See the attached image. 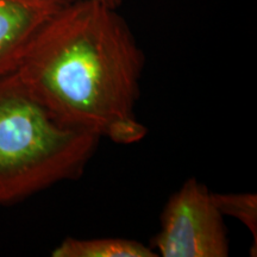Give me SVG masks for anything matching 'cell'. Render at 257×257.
<instances>
[{
  "instance_id": "cell-1",
  "label": "cell",
  "mask_w": 257,
  "mask_h": 257,
  "mask_svg": "<svg viewBox=\"0 0 257 257\" xmlns=\"http://www.w3.org/2000/svg\"><path fill=\"white\" fill-rule=\"evenodd\" d=\"M144 63L118 8L70 0L37 32L17 74L62 124L130 146L148 133L136 115Z\"/></svg>"
},
{
  "instance_id": "cell-2",
  "label": "cell",
  "mask_w": 257,
  "mask_h": 257,
  "mask_svg": "<svg viewBox=\"0 0 257 257\" xmlns=\"http://www.w3.org/2000/svg\"><path fill=\"white\" fill-rule=\"evenodd\" d=\"M99 142L53 117L17 72L0 79V205L81 176Z\"/></svg>"
},
{
  "instance_id": "cell-3",
  "label": "cell",
  "mask_w": 257,
  "mask_h": 257,
  "mask_svg": "<svg viewBox=\"0 0 257 257\" xmlns=\"http://www.w3.org/2000/svg\"><path fill=\"white\" fill-rule=\"evenodd\" d=\"M150 248L162 257L229 256L224 216L206 186L191 178L170 195Z\"/></svg>"
},
{
  "instance_id": "cell-4",
  "label": "cell",
  "mask_w": 257,
  "mask_h": 257,
  "mask_svg": "<svg viewBox=\"0 0 257 257\" xmlns=\"http://www.w3.org/2000/svg\"><path fill=\"white\" fill-rule=\"evenodd\" d=\"M70 0H0V79L17 72L37 32Z\"/></svg>"
},
{
  "instance_id": "cell-5",
  "label": "cell",
  "mask_w": 257,
  "mask_h": 257,
  "mask_svg": "<svg viewBox=\"0 0 257 257\" xmlns=\"http://www.w3.org/2000/svg\"><path fill=\"white\" fill-rule=\"evenodd\" d=\"M54 257H157L142 242L126 238H68L51 251Z\"/></svg>"
},
{
  "instance_id": "cell-6",
  "label": "cell",
  "mask_w": 257,
  "mask_h": 257,
  "mask_svg": "<svg viewBox=\"0 0 257 257\" xmlns=\"http://www.w3.org/2000/svg\"><path fill=\"white\" fill-rule=\"evenodd\" d=\"M214 204L223 216L236 218L253 236V256L257 245V195L252 193H212Z\"/></svg>"
},
{
  "instance_id": "cell-7",
  "label": "cell",
  "mask_w": 257,
  "mask_h": 257,
  "mask_svg": "<svg viewBox=\"0 0 257 257\" xmlns=\"http://www.w3.org/2000/svg\"><path fill=\"white\" fill-rule=\"evenodd\" d=\"M96 2L104 3V4L110 5V6H112V8L119 9V6L121 5V2H123V0H96Z\"/></svg>"
}]
</instances>
